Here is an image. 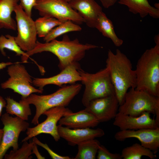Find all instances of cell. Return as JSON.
I'll return each instance as SVG.
<instances>
[{"instance_id":"d6a6232c","label":"cell","mask_w":159,"mask_h":159,"mask_svg":"<svg viewBox=\"0 0 159 159\" xmlns=\"http://www.w3.org/2000/svg\"><path fill=\"white\" fill-rule=\"evenodd\" d=\"M34 154L38 159H45V157L42 156L39 152L37 145L35 143L33 145L32 149V154Z\"/></svg>"},{"instance_id":"52a82bcc","label":"cell","mask_w":159,"mask_h":159,"mask_svg":"<svg viewBox=\"0 0 159 159\" xmlns=\"http://www.w3.org/2000/svg\"><path fill=\"white\" fill-rule=\"evenodd\" d=\"M21 63L17 62L8 66L7 72L9 77L1 83V87L11 89L24 98L32 93H42L43 91L33 86L31 76Z\"/></svg>"},{"instance_id":"5b68a950","label":"cell","mask_w":159,"mask_h":159,"mask_svg":"<svg viewBox=\"0 0 159 159\" xmlns=\"http://www.w3.org/2000/svg\"><path fill=\"white\" fill-rule=\"evenodd\" d=\"M78 71L81 77V81L85 86L82 102L85 107L93 100L115 95L107 67L93 74L86 72L81 68Z\"/></svg>"},{"instance_id":"d6986e66","label":"cell","mask_w":159,"mask_h":159,"mask_svg":"<svg viewBox=\"0 0 159 159\" xmlns=\"http://www.w3.org/2000/svg\"><path fill=\"white\" fill-rule=\"evenodd\" d=\"M117 2L126 6L131 12L138 14L142 18L148 15L154 18H159V9L151 6L148 0H118Z\"/></svg>"},{"instance_id":"4316f807","label":"cell","mask_w":159,"mask_h":159,"mask_svg":"<svg viewBox=\"0 0 159 159\" xmlns=\"http://www.w3.org/2000/svg\"><path fill=\"white\" fill-rule=\"evenodd\" d=\"M64 21L45 16L39 18L34 21L37 35L44 38L53 29Z\"/></svg>"},{"instance_id":"ac0fdd59","label":"cell","mask_w":159,"mask_h":159,"mask_svg":"<svg viewBox=\"0 0 159 159\" xmlns=\"http://www.w3.org/2000/svg\"><path fill=\"white\" fill-rule=\"evenodd\" d=\"M58 122L59 125L71 129L94 127L100 123L93 115L85 109L67 114L62 117Z\"/></svg>"},{"instance_id":"74e56055","label":"cell","mask_w":159,"mask_h":159,"mask_svg":"<svg viewBox=\"0 0 159 159\" xmlns=\"http://www.w3.org/2000/svg\"><path fill=\"white\" fill-rule=\"evenodd\" d=\"M64 0L65 1L67 2H69L71 0Z\"/></svg>"},{"instance_id":"9a60e30c","label":"cell","mask_w":159,"mask_h":159,"mask_svg":"<svg viewBox=\"0 0 159 159\" xmlns=\"http://www.w3.org/2000/svg\"><path fill=\"white\" fill-rule=\"evenodd\" d=\"M150 114L145 112L139 116H133L118 112L114 118L113 124L120 130L159 127V123L155 119L151 118Z\"/></svg>"},{"instance_id":"1f68e13d","label":"cell","mask_w":159,"mask_h":159,"mask_svg":"<svg viewBox=\"0 0 159 159\" xmlns=\"http://www.w3.org/2000/svg\"><path fill=\"white\" fill-rule=\"evenodd\" d=\"M103 6L105 8H108L114 5L118 0H99Z\"/></svg>"},{"instance_id":"5bb4252c","label":"cell","mask_w":159,"mask_h":159,"mask_svg":"<svg viewBox=\"0 0 159 159\" xmlns=\"http://www.w3.org/2000/svg\"><path fill=\"white\" fill-rule=\"evenodd\" d=\"M80 68L78 62L72 63L67 66L57 74L48 78H34L32 80L33 85L43 91L44 87L49 85H54L61 87L63 85L72 84L81 81L78 71Z\"/></svg>"},{"instance_id":"4fadbf2b","label":"cell","mask_w":159,"mask_h":159,"mask_svg":"<svg viewBox=\"0 0 159 159\" xmlns=\"http://www.w3.org/2000/svg\"><path fill=\"white\" fill-rule=\"evenodd\" d=\"M114 138L120 141H124L129 138H136L142 146L155 154L159 148V127L135 130H120L115 133Z\"/></svg>"},{"instance_id":"e575fe53","label":"cell","mask_w":159,"mask_h":159,"mask_svg":"<svg viewBox=\"0 0 159 159\" xmlns=\"http://www.w3.org/2000/svg\"><path fill=\"white\" fill-rule=\"evenodd\" d=\"M14 63H12L11 62H0V70L5 68L7 66H9L13 64Z\"/></svg>"},{"instance_id":"7402d4cb","label":"cell","mask_w":159,"mask_h":159,"mask_svg":"<svg viewBox=\"0 0 159 159\" xmlns=\"http://www.w3.org/2000/svg\"><path fill=\"white\" fill-rule=\"evenodd\" d=\"M121 155L123 159H141L143 156L151 159L156 158L155 154L153 151L137 143L123 148Z\"/></svg>"},{"instance_id":"7a4b0ae2","label":"cell","mask_w":159,"mask_h":159,"mask_svg":"<svg viewBox=\"0 0 159 159\" xmlns=\"http://www.w3.org/2000/svg\"><path fill=\"white\" fill-rule=\"evenodd\" d=\"M106 63L120 105L123 103L128 90L136 87L135 71L130 60L118 49L115 54L109 50Z\"/></svg>"},{"instance_id":"7c38bea8","label":"cell","mask_w":159,"mask_h":159,"mask_svg":"<svg viewBox=\"0 0 159 159\" xmlns=\"http://www.w3.org/2000/svg\"><path fill=\"white\" fill-rule=\"evenodd\" d=\"M119 103L115 95L91 101L85 109L93 115L100 122L114 119L117 113Z\"/></svg>"},{"instance_id":"ba28073f","label":"cell","mask_w":159,"mask_h":159,"mask_svg":"<svg viewBox=\"0 0 159 159\" xmlns=\"http://www.w3.org/2000/svg\"><path fill=\"white\" fill-rule=\"evenodd\" d=\"M34 8L42 16H47L58 20L72 21L78 24L85 23L84 19L64 0H36Z\"/></svg>"},{"instance_id":"83f0119b","label":"cell","mask_w":159,"mask_h":159,"mask_svg":"<svg viewBox=\"0 0 159 159\" xmlns=\"http://www.w3.org/2000/svg\"><path fill=\"white\" fill-rule=\"evenodd\" d=\"M34 143L32 141L28 143L27 141L23 142L21 147L15 150H11L9 154H5V159H31L32 157V149Z\"/></svg>"},{"instance_id":"277c9868","label":"cell","mask_w":159,"mask_h":159,"mask_svg":"<svg viewBox=\"0 0 159 159\" xmlns=\"http://www.w3.org/2000/svg\"><path fill=\"white\" fill-rule=\"evenodd\" d=\"M82 87V85L79 83L65 85L50 94L38 95L32 93L26 97H21L19 102L29 105L33 104L35 106V114L31 123L37 125L39 123L40 116L45 111L57 106L66 107L79 93Z\"/></svg>"},{"instance_id":"8992f818","label":"cell","mask_w":159,"mask_h":159,"mask_svg":"<svg viewBox=\"0 0 159 159\" xmlns=\"http://www.w3.org/2000/svg\"><path fill=\"white\" fill-rule=\"evenodd\" d=\"M130 89L123 103L119 105L118 112L133 116L148 112L155 115V119L159 123V97L134 88Z\"/></svg>"},{"instance_id":"e0dca14e","label":"cell","mask_w":159,"mask_h":159,"mask_svg":"<svg viewBox=\"0 0 159 159\" xmlns=\"http://www.w3.org/2000/svg\"><path fill=\"white\" fill-rule=\"evenodd\" d=\"M68 2L84 19L88 27L95 28L98 16L102 11L101 7L95 0H71Z\"/></svg>"},{"instance_id":"f546056e","label":"cell","mask_w":159,"mask_h":159,"mask_svg":"<svg viewBox=\"0 0 159 159\" xmlns=\"http://www.w3.org/2000/svg\"><path fill=\"white\" fill-rule=\"evenodd\" d=\"M32 141L37 145H39L46 150L53 159H71L68 156H62L55 153L49 148L46 143H43L41 142L36 137H33Z\"/></svg>"},{"instance_id":"8fae6325","label":"cell","mask_w":159,"mask_h":159,"mask_svg":"<svg viewBox=\"0 0 159 159\" xmlns=\"http://www.w3.org/2000/svg\"><path fill=\"white\" fill-rule=\"evenodd\" d=\"M72 112L69 108L61 106L52 107L46 110L42 115L47 116L46 119L35 127H29L26 130L27 136L22 142L27 141L41 133L49 134L55 141H58L60 137L58 133L57 123L62 117Z\"/></svg>"},{"instance_id":"9c48e42d","label":"cell","mask_w":159,"mask_h":159,"mask_svg":"<svg viewBox=\"0 0 159 159\" xmlns=\"http://www.w3.org/2000/svg\"><path fill=\"white\" fill-rule=\"evenodd\" d=\"M14 12L15 14L18 34L15 37L18 45L24 51H30L35 47L37 35L35 21L18 4Z\"/></svg>"},{"instance_id":"d590c367","label":"cell","mask_w":159,"mask_h":159,"mask_svg":"<svg viewBox=\"0 0 159 159\" xmlns=\"http://www.w3.org/2000/svg\"><path fill=\"white\" fill-rule=\"evenodd\" d=\"M154 40L156 44L159 45V34L156 35L155 37Z\"/></svg>"},{"instance_id":"8d00e7d4","label":"cell","mask_w":159,"mask_h":159,"mask_svg":"<svg viewBox=\"0 0 159 159\" xmlns=\"http://www.w3.org/2000/svg\"><path fill=\"white\" fill-rule=\"evenodd\" d=\"M3 133V129H0V146L1 145Z\"/></svg>"},{"instance_id":"836d02e7","label":"cell","mask_w":159,"mask_h":159,"mask_svg":"<svg viewBox=\"0 0 159 159\" xmlns=\"http://www.w3.org/2000/svg\"><path fill=\"white\" fill-rule=\"evenodd\" d=\"M6 104V101L0 95V118L2 115V110L3 108L5 107Z\"/></svg>"},{"instance_id":"30bf717a","label":"cell","mask_w":159,"mask_h":159,"mask_svg":"<svg viewBox=\"0 0 159 159\" xmlns=\"http://www.w3.org/2000/svg\"><path fill=\"white\" fill-rule=\"evenodd\" d=\"M1 120L4 125L2 141L0 146V159L3 158L7 150L12 147L13 150L19 148L18 139L21 132L29 127V123L20 117H13L6 113Z\"/></svg>"},{"instance_id":"d4e9b609","label":"cell","mask_w":159,"mask_h":159,"mask_svg":"<svg viewBox=\"0 0 159 159\" xmlns=\"http://www.w3.org/2000/svg\"><path fill=\"white\" fill-rule=\"evenodd\" d=\"M6 49L15 52L16 55L21 56L22 63H27V60L30 58L26 52L23 51L16 43L15 37L9 34L2 35L0 36V51L4 56H6L4 49Z\"/></svg>"},{"instance_id":"484cf974","label":"cell","mask_w":159,"mask_h":159,"mask_svg":"<svg viewBox=\"0 0 159 159\" xmlns=\"http://www.w3.org/2000/svg\"><path fill=\"white\" fill-rule=\"evenodd\" d=\"M82 29V28L79 25L71 20H67L53 29L43 38L45 42H48L66 33L80 31Z\"/></svg>"},{"instance_id":"f1b7e54d","label":"cell","mask_w":159,"mask_h":159,"mask_svg":"<svg viewBox=\"0 0 159 159\" xmlns=\"http://www.w3.org/2000/svg\"><path fill=\"white\" fill-rule=\"evenodd\" d=\"M97 159H121V155L119 153H110L104 145L100 146L97 151Z\"/></svg>"},{"instance_id":"6da1fadb","label":"cell","mask_w":159,"mask_h":159,"mask_svg":"<svg viewBox=\"0 0 159 159\" xmlns=\"http://www.w3.org/2000/svg\"><path fill=\"white\" fill-rule=\"evenodd\" d=\"M99 47L94 44L81 43L77 39L71 40L66 34L61 41L55 39L44 43L37 41L34 48L26 53L29 57L34 54L44 52L53 53L59 59L58 67L61 71L71 64L81 60L87 51Z\"/></svg>"},{"instance_id":"cb8c5ba5","label":"cell","mask_w":159,"mask_h":159,"mask_svg":"<svg viewBox=\"0 0 159 159\" xmlns=\"http://www.w3.org/2000/svg\"><path fill=\"white\" fill-rule=\"evenodd\" d=\"M6 100V113L15 115L25 120H28L29 116L32 114L29 105L17 102L10 97H7Z\"/></svg>"},{"instance_id":"603a6c76","label":"cell","mask_w":159,"mask_h":159,"mask_svg":"<svg viewBox=\"0 0 159 159\" xmlns=\"http://www.w3.org/2000/svg\"><path fill=\"white\" fill-rule=\"evenodd\" d=\"M101 144L95 139L82 141L77 145L78 151L74 159H95Z\"/></svg>"},{"instance_id":"4dcf8cb0","label":"cell","mask_w":159,"mask_h":159,"mask_svg":"<svg viewBox=\"0 0 159 159\" xmlns=\"http://www.w3.org/2000/svg\"><path fill=\"white\" fill-rule=\"evenodd\" d=\"M19 0L24 11L29 16H31L32 9L35 5L36 0Z\"/></svg>"},{"instance_id":"ffe728a7","label":"cell","mask_w":159,"mask_h":159,"mask_svg":"<svg viewBox=\"0 0 159 159\" xmlns=\"http://www.w3.org/2000/svg\"><path fill=\"white\" fill-rule=\"evenodd\" d=\"M19 0H0V29L15 30L16 22L11 14L18 4Z\"/></svg>"},{"instance_id":"44dd1931","label":"cell","mask_w":159,"mask_h":159,"mask_svg":"<svg viewBox=\"0 0 159 159\" xmlns=\"http://www.w3.org/2000/svg\"><path fill=\"white\" fill-rule=\"evenodd\" d=\"M95 28L103 36L110 39L116 47H120L123 44V41L115 33L112 22L103 11L98 16Z\"/></svg>"},{"instance_id":"3957f363","label":"cell","mask_w":159,"mask_h":159,"mask_svg":"<svg viewBox=\"0 0 159 159\" xmlns=\"http://www.w3.org/2000/svg\"><path fill=\"white\" fill-rule=\"evenodd\" d=\"M135 89L159 97V45L146 50L138 60L135 70Z\"/></svg>"},{"instance_id":"2e32d148","label":"cell","mask_w":159,"mask_h":159,"mask_svg":"<svg viewBox=\"0 0 159 159\" xmlns=\"http://www.w3.org/2000/svg\"><path fill=\"white\" fill-rule=\"evenodd\" d=\"M57 130L60 137L72 146L77 145L86 140L101 137L105 135L104 130L100 128L71 129L59 125Z\"/></svg>"}]
</instances>
